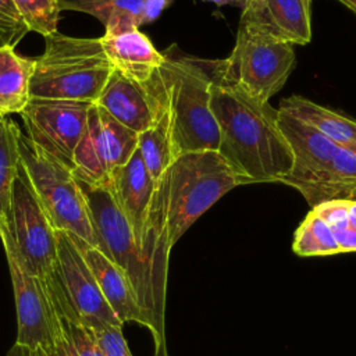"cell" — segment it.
Listing matches in <instances>:
<instances>
[{"mask_svg":"<svg viewBox=\"0 0 356 356\" xmlns=\"http://www.w3.org/2000/svg\"><path fill=\"white\" fill-rule=\"evenodd\" d=\"M210 92L220 132L217 152L234 172L243 184L284 179L293 159L278 127V108L256 102L216 78Z\"/></svg>","mask_w":356,"mask_h":356,"instance_id":"6da1fadb","label":"cell"},{"mask_svg":"<svg viewBox=\"0 0 356 356\" xmlns=\"http://www.w3.org/2000/svg\"><path fill=\"white\" fill-rule=\"evenodd\" d=\"M79 181V179H78ZM99 248L128 277L147 320L154 342V356H167L165 299L156 288L152 267L140 250L134 231L107 186H92L79 181Z\"/></svg>","mask_w":356,"mask_h":356,"instance_id":"7a4b0ae2","label":"cell"},{"mask_svg":"<svg viewBox=\"0 0 356 356\" xmlns=\"http://www.w3.org/2000/svg\"><path fill=\"white\" fill-rule=\"evenodd\" d=\"M113 67L100 38H74L56 32L44 38L35 58L31 99L96 103Z\"/></svg>","mask_w":356,"mask_h":356,"instance_id":"3957f363","label":"cell"},{"mask_svg":"<svg viewBox=\"0 0 356 356\" xmlns=\"http://www.w3.org/2000/svg\"><path fill=\"white\" fill-rule=\"evenodd\" d=\"M278 127L292 153L291 172L281 184L298 189L307 203L348 199L356 185V153L343 149L306 122L278 110Z\"/></svg>","mask_w":356,"mask_h":356,"instance_id":"277c9868","label":"cell"},{"mask_svg":"<svg viewBox=\"0 0 356 356\" xmlns=\"http://www.w3.org/2000/svg\"><path fill=\"white\" fill-rule=\"evenodd\" d=\"M159 70L171 111L172 139L177 154L217 150L218 125L211 111V83L216 60L172 56L167 51Z\"/></svg>","mask_w":356,"mask_h":356,"instance_id":"5b68a950","label":"cell"},{"mask_svg":"<svg viewBox=\"0 0 356 356\" xmlns=\"http://www.w3.org/2000/svg\"><path fill=\"white\" fill-rule=\"evenodd\" d=\"M170 172L168 235L174 246L189 227L231 189L243 185L217 150L179 154Z\"/></svg>","mask_w":356,"mask_h":356,"instance_id":"8992f818","label":"cell"},{"mask_svg":"<svg viewBox=\"0 0 356 356\" xmlns=\"http://www.w3.org/2000/svg\"><path fill=\"white\" fill-rule=\"evenodd\" d=\"M295 63L293 44L239 24L231 54L216 60L214 78L256 102L268 103L286 83Z\"/></svg>","mask_w":356,"mask_h":356,"instance_id":"52a82bcc","label":"cell"},{"mask_svg":"<svg viewBox=\"0 0 356 356\" xmlns=\"http://www.w3.org/2000/svg\"><path fill=\"white\" fill-rule=\"evenodd\" d=\"M19 159L33 192L56 231L96 246L85 195L74 171L19 135Z\"/></svg>","mask_w":356,"mask_h":356,"instance_id":"ba28073f","label":"cell"},{"mask_svg":"<svg viewBox=\"0 0 356 356\" xmlns=\"http://www.w3.org/2000/svg\"><path fill=\"white\" fill-rule=\"evenodd\" d=\"M0 239L4 250H10L26 271L46 281L51 278L57 261V231L40 206L21 163L10 207L0 225Z\"/></svg>","mask_w":356,"mask_h":356,"instance_id":"9c48e42d","label":"cell"},{"mask_svg":"<svg viewBox=\"0 0 356 356\" xmlns=\"http://www.w3.org/2000/svg\"><path fill=\"white\" fill-rule=\"evenodd\" d=\"M47 284L61 316L89 328L99 324L122 325L107 305L74 238L67 232L57 231L56 270Z\"/></svg>","mask_w":356,"mask_h":356,"instance_id":"30bf717a","label":"cell"},{"mask_svg":"<svg viewBox=\"0 0 356 356\" xmlns=\"http://www.w3.org/2000/svg\"><path fill=\"white\" fill-rule=\"evenodd\" d=\"M138 136L93 103L86 129L74 152L75 177L92 186H107L111 172L136 152Z\"/></svg>","mask_w":356,"mask_h":356,"instance_id":"8fae6325","label":"cell"},{"mask_svg":"<svg viewBox=\"0 0 356 356\" xmlns=\"http://www.w3.org/2000/svg\"><path fill=\"white\" fill-rule=\"evenodd\" d=\"M6 252L17 307V343L50 352L61 335L63 321L46 280L26 271L10 250Z\"/></svg>","mask_w":356,"mask_h":356,"instance_id":"7c38bea8","label":"cell"},{"mask_svg":"<svg viewBox=\"0 0 356 356\" xmlns=\"http://www.w3.org/2000/svg\"><path fill=\"white\" fill-rule=\"evenodd\" d=\"M92 103L31 99L21 117L26 136L47 154L74 168V152L86 129Z\"/></svg>","mask_w":356,"mask_h":356,"instance_id":"4fadbf2b","label":"cell"},{"mask_svg":"<svg viewBox=\"0 0 356 356\" xmlns=\"http://www.w3.org/2000/svg\"><path fill=\"white\" fill-rule=\"evenodd\" d=\"M164 102L165 92L159 71L149 82L138 83L113 70L95 104L139 135L153 125Z\"/></svg>","mask_w":356,"mask_h":356,"instance_id":"5bb4252c","label":"cell"},{"mask_svg":"<svg viewBox=\"0 0 356 356\" xmlns=\"http://www.w3.org/2000/svg\"><path fill=\"white\" fill-rule=\"evenodd\" d=\"M312 0H245L239 24L291 44L312 39Z\"/></svg>","mask_w":356,"mask_h":356,"instance_id":"9a60e30c","label":"cell"},{"mask_svg":"<svg viewBox=\"0 0 356 356\" xmlns=\"http://www.w3.org/2000/svg\"><path fill=\"white\" fill-rule=\"evenodd\" d=\"M107 188L128 220L140 248L156 181L150 175L138 149L125 164L111 172Z\"/></svg>","mask_w":356,"mask_h":356,"instance_id":"2e32d148","label":"cell"},{"mask_svg":"<svg viewBox=\"0 0 356 356\" xmlns=\"http://www.w3.org/2000/svg\"><path fill=\"white\" fill-rule=\"evenodd\" d=\"M71 236L79 248L107 305L111 307L117 318L122 324L134 321L147 328V320L125 273L99 248L86 243L74 235Z\"/></svg>","mask_w":356,"mask_h":356,"instance_id":"e0dca14e","label":"cell"},{"mask_svg":"<svg viewBox=\"0 0 356 356\" xmlns=\"http://www.w3.org/2000/svg\"><path fill=\"white\" fill-rule=\"evenodd\" d=\"M100 42L113 70L138 83L149 82L165 61V56L139 29L104 33Z\"/></svg>","mask_w":356,"mask_h":356,"instance_id":"ac0fdd59","label":"cell"},{"mask_svg":"<svg viewBox=\"0 0 356 356\" xmlns=\"http://www.w3.org/2000/svg\"><path fill=\"white\" fill-rule=\"evenodd\" d=\"M278 110L313 127L335 145L356 153V121L350 117L320 106L299 95L281 100Z\"/></svg>","mask_w":356,"mask_h":356,"instance_id":"d6986e66","label":"cell"},{"mask_svg":"<svg viewBox=\"0 0 356 356\" xmlns=\"http://www.w3.org/2000/svg\"><path fill=\"white\" fill-rule=\"evenodd\" d=\"M35 58L22 57L14 47H0V117L21 114L31 102Z\"/></svg>","mask_w":356,"mask_h":356,"instance_id":"ffe728a7","label":"cell"},{"mask_svg":"<svg viewBox=\"0 0 356 356\" xmlns=\"http://www.w3.org/2000/svg\"><path fill=\"white\" fill-rule=\"evenodd\" d=\"M138 150L140 152V156L154 181H157L178 157L172 139L171 111L168 107L167 93L165 102L153 125L139 134Z\"/></svg>","mask_w":356,"mask_h":356,"instance_id":"44dd1931","label":"cell"},{"mask_svg":"<svg viewBox=\"0 0 356 356\" xmlns=\"http://www.w3.org/2000/svg\"><path fill=\"white\" fill-rule=\"evenodd\" d=\"M145 0H58L60 10H72L96 17L104 33H122L139 29Z\"/></svg>","mask_w":356,"mask_h":356,"instance_id":"7402d4cb","label":"cell"},{"mask_svg":"<svg viewBox=\"0 0 356 356\" xmlns=\"http://www.w3.org/2000/svg\"><path fill=\"white\" fill-rule=\"evenodd\" d=\"M21 131L8 117H0V225H3L19 168V139Z\"/></svg>","mask_w":356,"mask_h":356,"instance_id":"603a6c76","label":"cell"},{"mask_svg":"<svg viewBox=\"0 0 356 356\" xmlns=\"http://www.w3.org/2000/svg\"><path fill=\"white\" fill-rule=\"evenodd\" d=\"M330 227L339 253L356 252V200L335 199L312 207Z\"/></svg>","mask_w":356,"mask_h":356,"instance_id":"cb8c5ba5","label":"cell"},{"mask_svg":"<svg viewBox=\"0 0 356 356\" xmlns=\"http://www.w3.org/2000/svg\"><path fill=\"white\" fill-rule=\"evenodd\" d=\"M292 249L299 256H330L339 253L330 227L313 210H310L295 231Z\"/></svg>","mask_w":356,"mask_h":356,"instance_id":"d4e9b609","label":"cell"},{"mask_svg":"<svg viewBox=\"0 0 356 356\" xmlns=\"http://www.w3.org/2000/svg\"><path fill=\"white\" fill-rule=\"evenodd\" d=\"M61 335L47 356H103L89 327L61 316Z\"/></svg>","mask_w":356,"mask_h":356,"instance_id":"484cf974","label":"cell"},{"mask_svg":"<svg viewBox=\"0 0 356 356\" xmlns=\"http://www.w3.org/2000/svg\"><path fill=\"white\" fill-rule=\"evenodd\" d=\"M28 31L43 38L57 32L60 6L58 0H13Z\"/></svg>","mask_w":356,"mask_h":356,"instance_id":"4316f807","label":"cell"},{"mask_svg":"<svg viewBox=\"0 0 356 356\" xmlns=\"http://www.w3.org/2000/svg\"><path fill=\"white\" fill-rule=\"evenodd\" d=\"M13 0H0V47H15L28 33Z\"/></svg>","mask_w":356,"mask_h":356,"instance_id":"83f0119b","label":"cell"},{"mask_svg":"<svg viewBox=\"0 0 356 356\" xmlns=\"http://www.w3.org/2000/svg\"><path fill=\"white\" fill-rule=\"evenodd\" d=\"M90 330L103 356H132L122 335V325L99 324Z\"/></svg>","mask_w":356,"mask_h":356,"instance_id":"f1b7e54d","label":"cell"},{"mask_svg":"<svg viewBox=\"0 0 356 356\" xmlns=\"http://www.w3.org/2000/svg\"><path fill=\"white\" fill-rule=\"evenodd\" d=\"M7 356H33V350L29 349L28 346H24L15 342L11 346V349L7 352Z\"/></svg>","mask_w":356,"mask_h":356,"instance_id":"f546056e","label":"cell"},{"mask_svg":"<svg viewBox=\"0 0 356 356\" xmlns=\"http://www.w3.org/2000/svg\"><path fill=\"white\" fill-rule=\"evenodd\" d=\"M202 1H207V3H214L217 7H222V6H235V7H243L245 0H202Z\"/></svg>","mask_w":356,"mask_h":356,"instance_id":"4dcf8cb0","label":"cell"},{"mask_svg":"<svg viewBox=\"0 0 356 356\" xmlns=\"http://www.w3.org/2000/svg\"><path fill=\"white\" fill-rule=\"evenodd\" d=\"M339 3H342L345 7H348L350 11H353L356 14V0H338Z\"/></svg>","mask_w":356,"mask_h":356,"instance_id":"1f68e13d","label":"cell"},{"mask_svg":"<svg viewBox=\"0 0 356 356\" xmlns=\"http://www.w3.org/2000/svg\"><path fill=\"white\" fill-rule=\"evenodd\" d=\"M348 199H353V200H356V185L352 188V191L349 192V195H348Z\"/></svg>","mask_w":356,"mask_h":356,"instance_id":"d6a6232c","label":"cell"},{"mask_svg":"<svg viewBox=\"0 0 356 356\" xmlns=\"http://www.w3.org/2000/svg\"><path fill=\"white\" fill-rule=\"evenodd\" d=\"M33 356H47V353L42 349H36V350H33Z\"/></svg>","mask_w":356,"mask_h":356,"instance_id":"836d02e7","label":"cell"}]
</instances>
